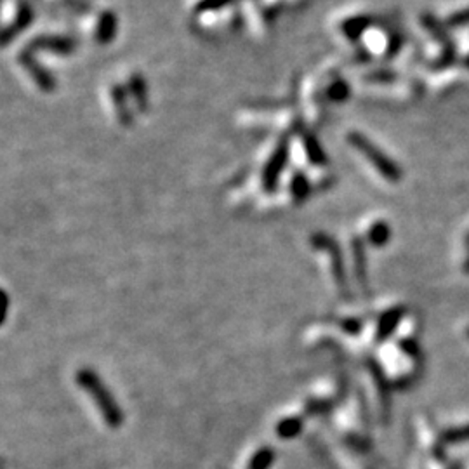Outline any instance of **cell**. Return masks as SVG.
Returning <instances> with one entry per match:
<instances>
[{
  "instance_id": "obj_1",
  "label": "cell",
  "mask_w": 469,
  "mask_h": 469,
  "mask_svg": "<svg viewBox=\"0 0 469 469\" xmlns=\"http://www.w3.org/2000/svg\"><path fill=\"white\" fill-rule=\"evenodd\" d=\"M77 382L89 396H91L94 403H96L97 410L103 415L104 422L110 427L117 430L123 424V412L120 408L118 401L114 398L110 389L106 388V384L103 382V379L99 377L94 370L91 369H82L77 372Z\"/></svg>"
},
{
  "instance_id": "obj_2",
  "label": "cell",
  "mask_w": 469,
  "mask_h": 469,
  "mask_svg": "<svg viewBox=\"0 0 469 469\" xmlns=\"http://www.w3.org/2000/svg\"><path fill=\"white\" fill-rule=\"evenodd\" d=\"M348 140H350L351 145L355 146L362 155H365V159L369 160L388 181H398L401 178V171L398 165L393 162V160H389L372 141L367 140L365 136H362V134L358 133H351L350 136H348Z\"/></svg>"
},
{
  "instance_id": "obj_3",
  "label": "cell",
  "mask_w": 469,
  "mask_h": 469,
  "mask_svg": "<svg viewBox=\"0 0 469 469\" xmlns=\"http://www.w3.org/2000/svg\"><path fill=\"white\" fill-rule=\"evenodd\" d=\"M313 245L317 247V249H322V250H325V252H329L334 276H336L339 287L344 291V287H346V275H344L343 257H341L339 247H337L336 242H334V240L327 235H315L313 236Z\"/></svg>"
},
{
  "instance_id": "obj_4",
  "label": "cell",
  "mask_w": 469,
  "mask_h": 469,
  "mask_svg": "<svg viewBox=\"0 0 469 469\" xmlns=\"http://www.w3.org/2000/svg\"><path fill=\"white\" fill-rule=\"evenodd\" d=\"M287 157H288V146L287 142H281L279 148L275 150V153H273V157L269 159L268 165H266V171H264V186L268 188V190H273L276 185V179H279L281 169L285 167V162H287Z\"/></svg>"
},
{
  "instance_id": "obj_5",
  "label": "cell",
  "mask_w": 469,
  "mask_h": 469,
  "mask_svg": "<svg viewBox=\"0 0 469 469\" xmlns=\"http://www.w3.org/2000/svg\"><path fill=\"white\" fill-rule=\"evenodd\" d=\"M403 315L405 310L401 306L391 307L389 311H386V313L381 317V320H379L377 332H375V341H377V343H382V341L388 339V337L398 329V324L401 322V318H403Z\"/></svg>"
},
{
  "instance_id": "obj_6",
  "label": "cell",
  "mask_w": 469,
  "mask_h": 469,
  "mask_svg": "<svg viewBox=\"0 0 469 469\" xmlns=\"http://www.w3.org/2000/svg\"><path fill=\"white\" fill-rule=\"evenodd\" d=\"M353 254H355V273L360 285L363 288L367 287V259H365V247L360 238L353 240Z\"/></svg>"
},
{
  "instance_id": "obj_7",
  "label": "cell",
  "mask_w": 469,
  "mask_h": 469,
  "mask_svg": "<svg viewBox=\"0 0 469 469\" xmlns=\"http://www.w3.org/2000/svg\"><path fill=\"white\" fill-rule=\"evenodd\" d=\"M275 463V450L272 446H261L250 459L247 469H269Z\"/></svg>"
},
{
  "instance_id": "obj_8",
  "label": "cell",
  "mask_w": 469,
  "mask_h": 469,
  "mask_svg": "<svg viewBox=\"0 0 469 469\" xmlns=\"http://www.w3.org/2000/svg\"><path fill=\"white\" fill-rule=\"evenodd\" d=\"M301 430H303L301 418H287L276 424V434H279L280 438H284V440L298 437V434L301 433Z\"/></svg>"
},
{
  "instance_id": "obj_9",
  "label": "cell",
  "mask_w": 469,
  "mask_h": 469,
  "mask_svg": "<svg viewBox=\"0 0 469 469\" xmlns=\"http://www.w3.org/2000/svg\"><path fill=\"white\" fill-rule=\"evenodd\" d=\"M389 236H391V230L386 223L379 221L375 223L372 228L369 230V242L372 243L374 247H382L389 242Z\"/></svg>"
},
{
  "instance_id": "obj_10",
  "label": "cell",
  "mask_w": 469,
  "mask_h": 469,
  "mask_svg": "<svg viewBox=\"0 0 469 469\" xmlns=\"http://www.w3.org/2000/svg\"><path fill=\"white\" fill-rule=\"evenodd\" d=\"M444 440L446 444H459V441H469V424L468 426L452 427V430L445 431Z\"/></svg>"
},
{
  "instance_id": "obj_11",
  "label": "cell",
  "mask_w": 469,
  "mask_h": 469,
  "mask_svg": "<svg viewBox=\"0 0 469 469\" xmlns=\"http://www.w3.org/2000/svg\"><path fill=\"white\" fill-rule=\"evenodd\" d=\"M367 25H369V20H365V18H355V20H350L344 25V33L350 39H356L367 28Z\"/></svg>"
},
{
  "instance_id": "obj_12",
  "label": "cell",
  "mask_w": 469,
  "mask_h": 469,
  "mask_svg": "<svg viewBox=\"0 0 469 469\" xmlns=\"http://www.w3.org/2000/svg\"><path fill=\"white\" fill-rule=\"evenodd\" d=\"M307 191H310V185H307L306 179L301 174L296 176L294 181H292V193H294V197L298 200H303L307 195Z\"/></svg>"
},
{
  "instance_id": "obj_13",
  "label": "cell",
  "mask_w": 469,
  "mask_h": 469,
  "mask_svg": "<svg viewBox=\"0 0 469 469\" xmlns=\"http://www.w3.org/2000/svg\"><path fill=\"white\" fill-rule=\"evenodd\" d=\"M306 150H307V155H310V159L313 160V162L322 164L325 160L324 152H322V148H320V146H318V142L315 141L313 138L306 140Z\"/></svg>"
},
{
  "instance_id": "obj_14",
  "label": "cell",
  "mask_w": 469,
  "mask_h": 469,
  "mask_svg": "<svg viewBox=\"0 0 469 469\" xmlns=\"http://www.w3.org/2000/svg\"><path fill=\"white\" fill-rule=\"evenodd\" d=\"M329 96L332 97V99H337V101L344 99V97L348 96V87L344 84H334L332 87H330Z\"/></svg>"
},
{
  "instance_id": "obj_15",
  "label": "cell",
  "mask_w": 469,
  "mask_h": 469,
  "mask_svg": "<svg viewBox=\"0 0 469 469\" xmlns=\"http://www.w3.org/2000/svg\"><path fill=\"white\" fill-rule=\"evenodd\" d=\"M468 23H469V9L461 11V13L453 14V16L450 18V25L452 26H463Z\"/></svg>"
},
{
  "instance_id": "obj_16",
  "label": "cell",
  "mask_w": 469,
  "mask_h": 469,
  "mask_svg": "<svg viewBox=\"0 0 469 469\" xmlns=\"http://www.w3.org/2000/svg\"><path fill=\"white\" fill-rule=\"evenodd\" d=\"M400 348H401V350H403L405 353H408V355H410V356L419 355V346H418V343H415V341H412V339L401 341V343H400Z\"/></svg>"
},
{
  "instance_id": "obj_17",
  "label": "cell",
  "mask_w": 469,
  "mask_h": 469,
  "mask_svg": "<svg viewBox=\"0 0 469 469\" xmlns=\"http://www.w3.org/2000/svg\"><path fill=\"white\" fill-rule=\"evenodd\" d=\"M7 307H9V299H7L6 292L0 291V325H2V322L6 320Z\"/></svg>"
},
{
  "instance_id": "obj_18",
  "label": "cell",
  "mask_w": 469,
  "mask_h": 469,
  "mask_svg": "<svg viewBox=\"0 0 469 469\" xmlns=\"http://www.w3.org/2000/svg\"><path fill=\"white\" fill-rule=\"evenodd\" d=\"M341 327L346 330V332L356 334V332H360V327H362V324H360L358 320H344L343 324H341Z\"/></svg>"
},
{
  "instance_id": "obj_19",
  "label": "cell",
  "mask_w": 469,
  "mask_h": 469,
  "mask_svg": "<svg viewBox=\"0 0 469 469\" xmlns=\"http://www.w3.org/2000/svg\"><path fill=\"white\" fill-rule=\"evenodd\" d=\"M464 272L469 273V259L466 261V264H464Z\"/></svg>"
},
{
  "instance_id": "obj_20",
  "label": "cell",
  "mask_w": 469,
  "mask_h": 469,
  "mask_svg": "<svg viewBox=\"0 0 469 469\" xmlns=\"http://www.w3.org/2000/svg\"><path fill=\"white\" fill-rule=\"evenodd\" d=\"M466 334H468V337H469V329H468V330H466Z\"/></svg>"
},
{
  "instance_id": "obj_21",
  "label": "cell",
  "mask_w": 469,
  "mask_h": 469,
  "mask_svg": "<svg viewBox=\"0 0 469 469\" xmlns=\"http://www.w3.org/2000/svg\"><path fill=\"white\" fill-rule=\"evenodd\" d=\"M468 245H469V235H468Z\"/></svg>"
}]
</instances>
